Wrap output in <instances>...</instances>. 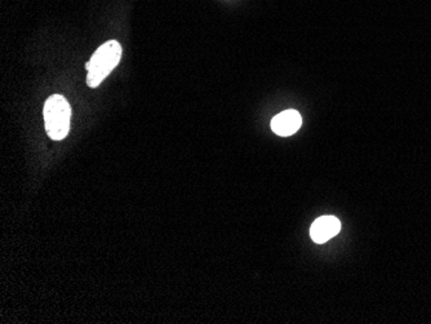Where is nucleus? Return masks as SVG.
I'll use <instances>...</instances> for the list:
<instances>
[{
	"label": "nucleus",
	"mask_w": 431,
	"mask_h": 324,
	"mask_svg": "<svg viewBox=\"0 0 431 324\" xmlns=\"http://www.w3.org/2000/svg\"><path fill=\"white\" fill-rule=\"evenodd\" d=\"M122 59V47L117 40H109L97 50L87 64V84L96 88L107 78Z\"/></svg>",
	"instance_id": "f257e3e1"
},
{
	"label": "nucleus",
	"mask_w": 431,
	"mask_h": 324,
	"mask_svg": "<svg viewBox=\"0 0 431 324\" xmlns=\"http://www.w3.org/2000/svg\"><path fill=\"white\" fill-rule=\"evenodd\" d=\"M45 129L52 140H64L70 131L71 108L66 98L61 95H53L45 101Z\"/></svg>",
	"instance_id": "f03ea898"
},
{
	"label": "nucleus",
	"mask_w": 431,
	"mask_h": 324,
	"mask_svg": "<svg viewBox=\"0 0 431 324\" xmlns=\"http://www.w3.org/2000/svg\"><path fill=\"white\" fill-rule=\"evenodd\" d=\"M341 230V222L333 216H323L315 220L310 228V236L315 243L328 242L331 238L337 236Z\"/></svg>",
	"instance_id": "7ed1b4c3"
},
{
	"label": "nucleus",
	"mask_w": 431,
	"mask_h": 324,
	"mask_svg": "<svg viewBox=\"0 0 431 324\" xmlns=\"http://www.w3.org/2000/svg\"><path fill=\"white\" fill-rule=\"evenodd\" d=\"M302 125L301 115L296 110H285L278 114L271 120V129L278 136H292L293 133L297 132L300 127Z\"/></svg>",
	"instance_id": "20e7f679"
}]
</instances>
